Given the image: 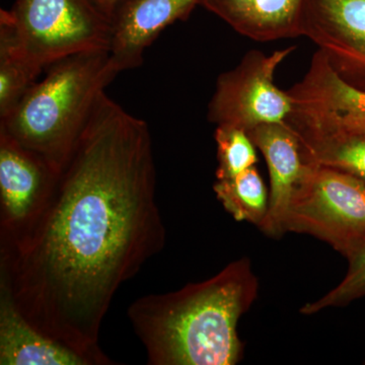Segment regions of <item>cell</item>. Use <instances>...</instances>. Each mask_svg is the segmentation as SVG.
Segmentation results:
<instances>
[{
    "label": "cell",
    "instance_id": "obj_3",
    "mask_svg": "<svg viewBox=\"0 0 365 365\" xmlns=\"http://www.w3.org/2000/svg\"><path fill=\"white\" fill-rule=\"evenodd\" d=\"M120 72L107 50L55 62L13 111L0 119V133L61 172L98 97Z\"/></svg>",
    "mask_w": 365,
    "mask_h": 365
},
{
    "label": "cell",
    "instance_id": "obj_1",
    "mask_svg": "<svg viewBox=\"0 0 365 365\" xmlns=\"http://www.w3.org/2000/svg\"><path fill=\"white\" fill-rule=\"evenodd\" d=\"M148 124L105 91L33 227L0 247V287L24 318L96 365L117 364L98 344L119 288L160 253Z\"/></svg>",
    "mask_w": 365,
    "mask_h": 365
},
{
    "label": "cell",
    "instance_id": "obj_9",
    "mask_svg": "<svg viewBox=\"0 0 365 365\" xmlns=\"http://www.w3.org/2000/svg\"><path fill=\"white\" fill-rule=\"evenodd\" d=\"M304 36L341 78L365 91V0H309Z\"/></svg>",
    "mask_w": 365,
    "mask_h": 365
},
{
    "label": "cell",
    "instance_id": "obj_18",
    "mask_svg": "<svg viewBox=\"0 0 365 365\" xmlns=\"http://www.w3.org/2000/svg\"><path fill=\"white\" fill-rule=\"evenodd\" d=\"M347 273L334 289L314 302L300 309V313L314 314L329 309L348 306L354 300L365 297V244L347 259Z\"/></svg>",
    "mask_w": 365,
    "mask_h": 365
},
{
    "label": "cell",
    "instance_id": "obj_16",
    "mask_svg": "<svg viewBox=\"0 0 365 365\" xmlns=\"http://www.w3.org/2000/svg\"><path fill=\"white\" fill-rule=\"evenodd\" d=\"M40 74L24 58L11 34L0 28V119L13 111Z\"/></svg>",
    "mask_w": 365,
    "mask_h": 365
},
{
    "label": "cell",
    "instance_id": "obj_13",
    "mask_svg": "<svg viewBox=\"0 0 365 365\" xmlns=\"http://www.w3.org/2000/svg\"><path fill=\"white\" fill-rule=\"evenodd\" d=\"M0 364L96 365L68 346L48 337L31 325L0 287Z\"/></svg>",
    "mask_w": 365,
    "mask_h": 365
},
{
    "label": "cell",
    "instance_id": "obj_4",
    "mask_svg": "<svg viewBox=\"0 0 365 365\" xmlns=\"http://www.w3.org/2000/svg\"><path fill=\"white\" fill-rule=\"evenodd\" d=\"M0 28L40 72L72 55L111 48V19L93 0H16L0 11Z\"/></svg>",
    "mask_w": 365,
    "mask_h": 365
},
{
    "label": "cell",
    "instance_id": "obj_8",
    "mask_svg": "<svg viewBox=\"0 0 365 365\" xmlns=\"http://www.w3.org/2000/svg\"><path fill=\"white\" fill-rule=\"evenodd\" d=\"M288 93L294 108L287 121L365 133V91L341 78L319 50Z\"/></svg>",
    "mask_w": 365,
    "mask_h": 365
},
{
    "label": "cell",
    "instance_id": "obj_15",
    "mask_svg": "<svg viewBox=\"0 0 365 365\" xmlns=\"http://www.w3.org/2000/svg\"><path fill=\"white\" fill-rule=\"evenodd\" d=\"M216 197L237 222H248L259 228L263 225L269 207L268 190L256 165L237 177L216 180Z\"/></svg>",
    "mask_w": 365,
    "mask_h": 365
},
{
    "label": "cell",
    "instance_id": "obj_11",
    "mask_svg": "<svg viewBox=\"0 0 365 365\" xmlns=\"http://www.w3.org/2000/svg\"><path fill=\"white\" fill-rule=\"evenodd\" d=\"M200 0H123L112 16L110 53L120 71L140 66L145 50L177 21L186 20Z\"/></svg>",
    "mask_w": 365,
    "mask_h": 365
},
{
    "label": "cell",
    "instance_id": "obj_19",
    "mask_svg": "<svg viewBox=\"0 0 365 365\" xmlns=\"http://www.w3.org/2000/svg\"><path fill=\"white\" fill-rule=\"evenodd\" d=\"M93 1L97 4L98 9H100L106 16H109L112 21L113 14H114L117 7L119 6V4H121L123 0H93Z\"/></svg>",
    "mask_w": 365,
    "mask_h": 365
},
{
    "label": "cell",
    "instance_id": "obj_5",
    "mask_svg": "<svg viewBox=\"0 0 365 365\" xmlns=\"http://www.w3.org/2000/svg\"><path fill=\"white\" fill-rule=\"evenodd\" d=\"M287 232L313 235L349 258L365 244V182L312 163L288 206Z\"/></svg>",
    "mask_w": 365,
    "mask_h": 365
},
{
    "label": "cell",
    "instance_id": "obj_6",
    "mask_svg": "<svg viewBox=\"0 0 365 365\" xmlns=\"http://www.w3.org/2000/svg\"><path fill=\"white\" fill-rule=\"evenodd\" d=\"M295 49L288 47L270 55L253 50L239 66L220 74L208 105L209 121L247 132L260 125L287 121L294 103L288 91L276 86L274 78L278 66Z\"/></svg>",
    "mask_w": 365,
    "mask_h": 365
},
{
    "label": "cell",
    "instance_id": "obj_17",
    "mask_svg": "<svg viewBox=\"0 0 365 365\" xmlns=\"http://www.w3.org/2000/svg\"><path fill=\"white\" fill-rule=\"evenodd\" d=\"M218 167L216 180H227L256 165L258 157L256 146L248 132L227 125L216 126Z\"/></svg>",
    "mask_w": 365,
    "mask_h": 365
},
{
    "label": "cell",
    "instance_id": "obj_7",
    "mask_svg": "<svg viewBox=\"0 0 365 365\" xmlns=\"http://www.w3.org/2000/svg\"><path fill=\"white\" fill-rule=\"evenodd\" d=\"M60 173L0 133V247L26 234L49 203Z\"/></svg>",
    "mask_w": 365,
    "mask_h": 365
},
{
    "label": "cell",
    "instance_id": "obj_12",
    "mask_svg": "<svg viewBox=\"0 0 365 365\" xmlns=\"http://www.w3.org/2000/svg\"><path fill=\"white\" fill-rule=\"evenodd\" d=\"M307 4L309 0H200L235 32L259 42L304 36Z\"/></svg>",
    "mask_w": 365,
    "mask_h": 365
},
{
    "label": "cell",
    "instance_id": "obj_14",
    "mask_svg": "<svg viewBox=\"0 0 365 365\" xmlns=\"http://www.w3.org/2000/svg\"><path fill=\"white\" fill-rule=\"evenodd\" d=\"M299 137L309 160L365 182V133L285 121Z\"/></svg>",
    "mask_w": 365,
    "mask_h": 365
},
{
    "label": "cell",
    "instance_id": "obj_2",
    "mask_svg": "<svg viewBox=\"0 0 365 365\" xmlns=\"http://www.w3.org/2000/svg\"><path fill=\"white\" fill-rule=\"evenodd\" d=\"M258 290L251 262L242 258L202 282L139 297L127 317L150 365H235L244 354L237 323Z\"/></svg>",
    "mask_w": 365,
    "mask_h": 365
},
{
    "label": "cell",
    "instance_id": "obj_10",
    "mask_svg": "<svg viewBox=\"0 0 365 365\" xmlns=\"http://www.w3.org/2000/svg\"><path fill=\"white\" fill-rule=\"evenodd\" d=\"M248 134L265 158L270 178L268 212L260 230L270 237H280L285 234V217L292 196L314 163L287 122L260 125Z\"/></svg>",
    "mask_w": 365,
    "mask_h": 365
}]
</instances>
